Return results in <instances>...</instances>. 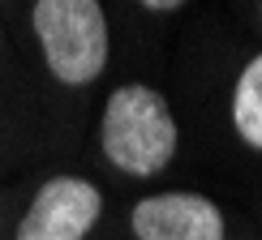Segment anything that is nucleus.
<instances>
[{
	"label": "nucleus",
	"mask_w": 262,
	"mask_h": 240,
	"mask_svg": "<svg viewBox=\"0 0 262 240\" xmlns=\"http://www.w3.org/2000/svg\"><path fill=\"white\" fill-rule=\"evenodd\" d=\"M103 210L95 184L78 176H56L35 193L26 219L17 223V240H82Z\"/></svg>",
	"instance_id": "3"
},
{
	"label": "nucleus",
	"mask_w": 262,
	"mask_h": 240,
	"mask_svg": "<svg viewBox=\"0 0 262 240\" xmlns=\"http://www.w3.org/2000/svg\"><path fill=\"white\" fill-rule=\"evenodd\" d=\"M103 155L129 176H155L177 155V120L150 86H121L103 107Z\"/></svg>",
	"instance_id": "1"
},
{
	"label": "nucleus",
	"mask_w": 262,
	"mask_h": 240,
	"mask_svg": "<svg viewBox=\"0 0 262 240\" xmlns=\"http://www.w3.org/2000/svg\"><path fill=\"white\" fill-rule=\"evenodd\" d=\"M146 9H155V13H172V9H181V5H177V0H150Z\"/></svg>",
	"instance_id": "6"
},
{
	"label": "nucleus",
	"mask_w": 262,
	"mask_h": 240,
	"mask_svg": "<svg viewBox=\"0 0 262 240\" xmlns=\"http://www.w3.org/2000/svg\"><path fill=\"white\" fill-rule=\"evenodd\" d=\"M138 240H224V214L198 193H155L134 206Z\"/></svg>",
	"instance_id": "4"
},
{
	"label": "nucleus",
	"mask_w": 262,
	"mask_h": 240,
	"mask_svg": "<svg viewBox=\"0 0 262 240\" xmlns=\"http://www.w3.org/2000/svg\"><path fill=\"white\" fill-rule=\"evenodd\" d=\"M232 120H236V133H241L254 150H262V56L249 60L241 82H236Z\"/></svg>",
	"instance_id": "5"
},
{
	"label": "nucleus",
	"mask_w": 262,
	"mask_h": 240,
	"mask_svg": "<svg viewBox=\"0 0 262 240\" xmlns=\"http://www.w3.org/2000/svg\"><path fill=\"white\" fill-rule=\"evenodd\" d=\"M48 69L64 86H86L107 64V17L95 0H39L30 9Z\"/></svg>",
	"instance_id": "2"
}]
</instances>
